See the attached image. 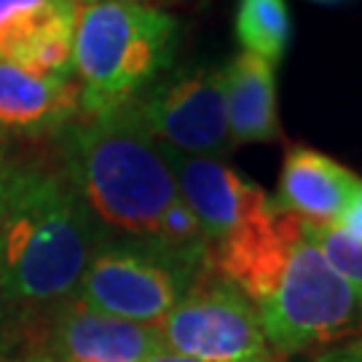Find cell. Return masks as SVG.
<instances>
[{
	"label": "cell",
	"mask_w": 362,
	"mask_h": 362,
	"mask_svg": "<svg viewBox=\"0 0 362 362\" xmlns=\"http://www.w3.org/2000/svg\"><path fill=\"white\" fill-rule=\"evenodd\" d=\"M336 228L351 236L354 242H362V188L349 199V204L344 207L341 218L336 220Z\"/></svg>",
	"instance_id": "cell-17"
},
{
	"label": "cell",
	"mask_w": 362,
	"mask_h": 362,
	"mask_svg": "<svg viewBox=\"0 0 362 362\" xmlns=\"http://www.w3.org/2000/svg\"><path fill=\"white\" fill-rule=\"evenodd\" d=\"M54 143L57 167L103 239L161 250V228L180 191L164 148L143 129L129 105L76 118Z\"/></svg>",
	"instance_id": "cell-1"
},
{
	"label": "cell",
	"mask_w": 362,
	"mask_h": 362,
	"mask_svg": "<svg viewBox=\"0 0 362 362\" xmlns=\"http://www.w3.org/2000/svg\"><path fill=\"white\" fill-rule=\"evenodd\" d=\"M13 167H16V156L8 153V151L0 145V199L6 194V185H8V177H11Z\"/></svg>",
	"instance_id": "cell-19"
},
{
	"label": "cell",
	"mask_w": 362,
	"mask_h": 362,
	"mask_svg": "<svg viewBox=\"0 0 362 362\" xmlns=\"http://www.w3.org/2000/svg\"><path fill=\"white\" fill-rule=\"evenodd\" d=\"M103 233L54 158H16L0 199V290L25 311L76 296Z\"/></svg>",
	"instance_id": "cell-2"
},
{
	"label": "cell",
	"mask_w": 362,
	"mask_h": 362,
	"mask_svg": "<svg viewBox=\"0 0 362 362\" xmlns=\"http://www.w3.org/2000/svg\"><path fill=\"white\" fill-rule=\"evenodd\" d=\"M223 81L233 148L279 140L276 67L263 62L255 54L239 52L223 67Z\"/></svg>",
	"instance_id": "cell-13"
},
{
	"label": "cell",
	"mask_w": 362,
	"mask_h": 362,
	"mask_svg": "<svg viewBox=\"0 0 362 362\" xmlns=\"http://www.w3.org/2000/svg\"><path fill=\"white\" fill-rule=\"evenodd\" d=\"M314 3H338V0H314Z\"/></svg>",
	"instance_id": "cell-23"
},
{
	"label": "cell",
	"mask_w": 362,
	"mask_h": 362,
	"mask_svg": "<svg viewBox=\"0 0 362 362\" xmlns=\"http://www.w3.org/2000/svg\"><path fill=\"white\" fill-rule=\"evenodd\" d=\"M311 242L320 247L322 258L336 269L346 282L362 296V242L338 231L336 226H311L306 223Z\"/></svg>",
	"instance_id": "cell-15"
},
{
	"label": "cell",
	"mask_w": 362,
	"mask_h": 362,
	"mask_svg": "<svg viewBox=\"0 0 362 362\" xmlns=\"http://www.w3.org/2000/svg\"><path fill=\"white\" fill-rule=\"evenodd\" d=\"M81 118L76 76H35L0 59V140H43Z\"/></svg>",
	"instance_id": "cell-11"
},
{
	"label": "cell",
	"mask_w": 362,
	"mask_h": 362,
	"mask_svg": "<svg viewBox=\"0 0 362 362\" xmlns=\"http://www.w3.org/2000/svg\"><path fill=\"white\" fill-rule=\"evenodd\" d=\"M164 349L153 325L121 320L67 298L27 320L25 354H46L54 362H145Z\"/></svg>",
	"instance_id": "cell-8"
},
{
	"label": "cell",
	"mask_w": 362,
	"mask_h": 362,
	"mask_svg": "<svg viewBox=\"0 0 362 362\" xmlns=\"http://www.w3.org/2000/svg\"><path fill=\"white\" fill-rule=\"evenodd\" d=\"M129 107L156 143L177 153L226 158L233 151L223 67L167 70Z\"/></svg>",
	"instance_id": "cell-7"
},
{
	"label": "cell",
	"mask_w": 362,
	"mask_h": 362,
	"mask_svg": "<svg viewBox=\"0 0 362 362\" xmlns=\"http://www.w3.org/2000/svg\"><path fill=\"white\" fill-rule=\"evenodd\" d=\"M204 269L158 247L103 239L73 298L121 320L158 327Z\"/></svg>",
	"instance_id": "cell-5"
},
{
	"label": "cell",
	"mask_w": 362,
	"mask_h": 362,
	"mask_svg": "<svg viewBox=\"0 0 362 362\" xmlns=\"http://www.w3.org/2000/svg\"><path fill=\"white\" fill-rule=\"evenodd\" d=\"M164 153L175 172L180 199L202 226L207 255L276 209L260 185L220 156H188L172 148H164Z\"/></svg>",
	"instance_id": "cell-9"
},
{
	"label": "cell",
	"mask_w": 362,
	"mask_h": 362,
	"mask_svg": "<svg viewBox=\"0 0 362 362\" xmlns=\"http://www.w3.org/2000/svg\"><path fill=\"white\" fill-rule=\"evenodd\" d=\"M362 188V177L336 158L309 145L290 148L282 161L279 188L272 202L282 212L311 226H336L349 199Z\"/></svg>",
	"instance_id": "cell-12"
},
{
	"label": "cell",
	"mask_w": 362,
	"mask_h": 362,
	"mask_svg": "<svg viewBox=\"0 0 362 362\" xmlns=\"http://www.w3.org/2000/svg\"><path fill=\"white\" fill-rule=\"evenodd\" d=\"M255 309L279 357L330 346L362 333V296L322 258L306 231V220L272 290Z\"/></svg>",
	"instance_id": "cell-4"
},
{
	"label": "cell",
	"mask_w": 362,
	"mask_h": 362,
	"mask_svg": "<svg viewBox=\"0 0 362 362\" xmlns=\"http://www.w3.org/2000/svg\"><path fill=\"white\" fill-rule=\"evenodd\" d=\"M76 0H0V59L35 76H73Z\"/></svg>",
	"instance_id": "cell-10"
},
{
	"label": "cell",
	"mask_w": 362,
	"mask_h": 362,
	"mask_svg": "<svg viewBox=\"0 0 362 362\" xmlns=\"http://www.w3.org/2000/svg\"><path fill=\"white\" fill-rule=\"evenodd\" d=\"M158 333L164 349L196 362H282L255 303L209 266L164 317Z\"/></svg>",
	"instance_id": "cell-6"
},
{
	"label": "cell",
	"mask_w": 362,
	"mask_h": 362,
	"mask_svg": "<svg viewBox=\"0 0 362 362\" xmlns=\"http://www.w3.org/2000/svg\"><path fill=\"white\" fill-rule=\"evenodd\" d=\"M30 311L11 303L0 290V362H11L25 354Z\"/></svg>",
	"instance_id": "cell-16"
},
{
	"label": "cell",
	"mask_w": 362,
	"mask_h": 362,
	"mask_svg": "<svg viewBox=\"0 0 362 362\" xmlns=\"http://www.w3.org/2000/svg\"><path fill=\"white\" fill-rule=\"evenodd\" d=\"M145 362H196V360H191V357H182V354H177V351L161 349L158 354H153V357H148Z\"/></svg>",
	"instance_id": "cell-20"
},
{
	"label": "cell",
	"mask_w": 362,
	"mask_h": 362,
	"mask_svg": "<svg viewBox=\"0 0 362 362\" xmlns=\"http://www.w3.org/2000/svg\"><path fill=\"white\" fill-rule=\"evenodd\" d=\"M236 38L247 54H255L269 65L285 59L293 38V22L285 0H239Z\"/></svg>",
	"instance_id": "cell-14"
},
{
	"label": "cell",
	"mask_w": 362,
	"mask_h": 362,
	"mask_svg": "<svg viewBox=\"0 0 362 362\" xmlns=\"http://www.w3.org/2000/svg\"><path fill=\"white\" fill-rule=\"evenodd\" d=\"M78 6H89V3H97V0H76Z\"/></svg>",
	"instance_id": "cell-22"
},
{
	"label": "cell",
	"mask_w": 362,
	"mask_h": 362,
	"mask_svg": "<svg viewBox=\"0 0 362 362\" xmlns=\"http://www.w3.org/2000/svg\"><path fill=\"white\" fill-rule=\"evenodd\" d=\"M317 362H362V336L351 338L344 346L327 349Z\"/></svg>",
	"instance_id": "cell-18"
},
{
	"label": "cell",
	"mask_w": 362,
	"mask_h": 362,
	"mask_svg": "<svg viewBox=\"0 0 362 362\" xmlns=\"http://www.w3.org/2000/svg\"><path fill=\"white\" fill-rule=\"evenodd\" d=\"M11 362H54L52 357H46V354H38V351H33V354H22V357H16Z\"/></svg>",
	"instance_id": "cell-21"
},
{
	"label": "cell",
	"mask_w": 362,
	"mask_h": 362,
	"mask_svg": "<svg viewBox=\"0 0 362 362\" xmlns=\"http://www.w3.org/2000/svg\"><path fill=\"white\" fill-rule=\"evenodd\" d=\"M180 49L177 19L145 0H97L78 8L73 76L81 116H100L137 100L172 70Z\"/></svg>",
	"instance_id": "cell-3"
}]
</instances>
